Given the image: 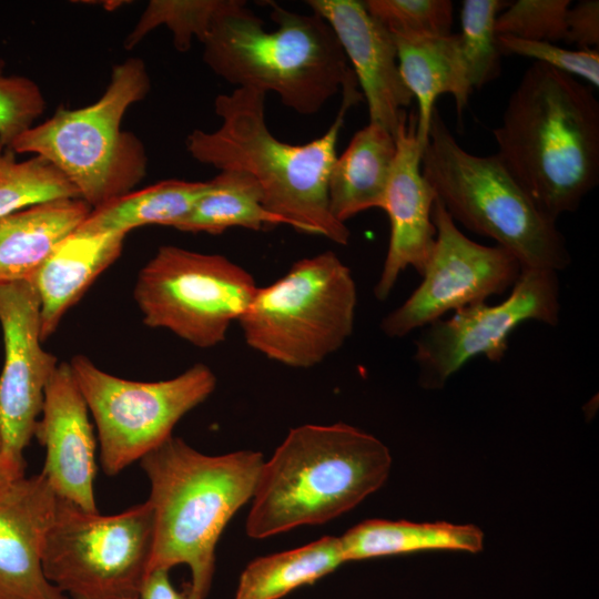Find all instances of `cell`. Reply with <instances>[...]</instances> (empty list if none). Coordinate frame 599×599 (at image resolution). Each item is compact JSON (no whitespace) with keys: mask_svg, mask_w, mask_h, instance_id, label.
Here are the masks:
<instances>
[{"mask_svg":"<svg viewBox=\"0 0 599 599\" xmlns=\"http://www.w3.org/2000/svg\"><path fill=\"white\" fill-rule=\"evenodd\" d=\"M357 85L342 90L339 111L327 132L305 144L280 141L270 132L266 93L236 88L219 94L214 106L222 124L212 132L194 130L186 150L202 164L253 176L264 206L284 224L346 245L351 232L329 211L327 184L346 112L362 100Z\"/></svg>","mask_w":599,"mask_h":599,"instance_id":"6da1fadb","label":"cell"},{"mask_svg":"<svg viewBox=\"0 0 599 599\" xmlns=\"http://www.w3.org/2000/svg\"><path fill=\"white\" fill-rule=\"evenodd\" d=\"M33 437L45 448L41 474L55 496L98 512L97 443L89 408L67 362L59 363L45 387Z\"/></svg>","mask_w":599,"mask_h":599,"instance_id":"2e32d148","label":"cell"},{"mask_svg":"<svg viewBox=\"0 0 599 599\" xmlns=\"http://www.w3.org/2000/svg\"><path fill=\"white\" fill-rule=\"evenodd\" d=\"M344 562L341 539L333 536L260 557L243 570L235 599H280L302 586L314 583Z\"/></svg>","mask_w":599,"mask_h":599,"instance_id":"d4e9b609","label":"cell"},{"mask_svg":"<svg viewBox=\"0 0 599 599\" xmlns=\"http://www.w3.org/2000/svg\"><path fill=\"white\" fill-rule=\"evenodd\" d=\"M396 154L395 135L369 122L336 158L328 177L332 215L345 222L369 209H382Z\"/></svg>","mask_w":599,"mask_h":599,"instance_id":"44dd1931","label":"cell"},{"mask_svg":"<svg viewBox=\"0 0 599 599\" xmlns=\"http://www.w3.org/2000/svg\"><path fill=\"white\" fill-rule=\"evenodd\" d=\"M231 0H152L124 41L126 50L135 47L149 32L165 26L180 52L191 48L193 38L203 43L216 16Z\"/></svg>","mask_w":599,"mask_h":599,"instance_id":"83f0119b","label":"cell"},{"mask_svg":"<svg viewBox=\"0 0 599 599\" xmlns=\"http://www.w3.org/2000/svg\"><path fill=\"white\" fill-rule=\"evenodd\" d=\"M566 38L568 44L579 49H597L599 44V1L581 0L570 6L566 18Z\"/></svg>","mask_w":599,"mask_h":599,"instance_id":"836d02e7","label":"cell"},{"mask_svg":"<svg viewBox=\"0 0 599 599\" xmlns=\"http://www.w3.org/2000/svg\"><path fill=\"white\" fill-rule=\"evenodd\" d=\"M500 53L516 54L555 70L578 77L599 87V51L597 49L569 50L548 41L526 40L512 35H497Z\"/></svg>","mask_w":599,"mask_h":599,"instance_id":"1f68e13d","label":"cell"},{"mask_svg":"<svg viewBox=\"0 0 599 599\" xmlns=\"http://www.w3.org/2000/svg\"><path fill=\"white\" fill-rule=\"evenodd\" d=\"M4 362L0 374V427L6 457L24 476V449L34 435L45 387L59 363L42 348L40 300L31 281L0 284Z\"/></svg>","mask_w":599,"mask_h":599,"instance_id":"5bb4252c","label":"cell"},{"mask_svg":"<svg viewBox=\"0 0 599 599\" xmlns=\"http://www.w3.org/2000/svg\"><path fill=\"white\" fill-rule=\"evenodd\" d=\"M493 133L496 154L554 221L598 184L599 103L592 87L569 74L534 62Z\"/></svg>","mask_w":599,"mask_h":599,"instance_id":"7a4b0ae2","label":"cell"},{"mask_svg":"<svg viewBox=\"0 0 599 599\" xmlns=\"http://www.w3.org/2000/svg\"><path fill=\"white\" fill-rule=\"evenodd\" d=\"M339 539L345 562L429 550L478 552L484 545L478 527L443 521L370 519L354 526Z\"/></svg>","mask_w":599,"mask_h":599,"instance_id":"603a6c76","label":"cell"},{"mask_svg":"<svg viewBox=\"0 0 599 599\" xmlns=\"http://www.w3.org/2000/svg\"><path fill=\"white\" fill-rule=\"evenodd\" d=\"M508 2L465 0L460 12V50L471 88H481L499 74V52L495 23Z\"/></svg>","mask_w":599,"mask_h":599,"instance_id":"f1b7e54d","label":"cell"},{"mask_svg":"<svg viewBox=\"0 0 599 599\" xmlns=\"http://www.w3.org/2000/svg\"><path fill=\"white\" fill-rule=\"evenodd\" d=\"M570 6V0L515 1L497 16L496 33L552 43L565 41Z\"/></svg>","mask_w":599,"mask_h":599,"instance_id":"4dcf8cb0","label":"cell"},{"mask_svg":"<svg viewBox=\"0 0 599 599\" xmlns=\"http://www.w3.org/2000/svg\"><path fill=\"white\" fill-rule=\"evenodd\" d=\"M357 288L332 251L302 258L274 283L258 287L238 321L247 346L294 368L316 366L352 336Z\"/></svg>","mask_w":599,"mask_h":599,"instance_id":"ba28073f","label":"cell"},{"mask_svg":"<svg viewBox=\"0 0 599 599\" xmlns=\"http://www.w3.org/2000/svg\"><path fill=\"white\" fill-rule=\"evenodd\" d=\"M24 477V476H23ZM21 478L16 474L12 467L9 465L6 457L4 440L0 427V491L7 488L11 483Z\"/></svg>","mask_w":599,"mask_h":599,"instance_id":"d590c367","label":"cell"},{"mask_svg":"<svg viewBox=\"0 0 599 599\" xmlns=\"http://www.w3.org/2000/svg\"><path fill=\"white\" fill-rule=\"evenodd\" d=\"M14 154L0 145V219L51 201L80 199L51 162L38 155L17 161Z\"/></svg>","mask_w":599,"mask_h":599,"instance_id":"4316f807","label":"cell"},{"mask_svg":"<svg viewBox=\"0 0 599 599\" xmlns=\"http://www.w3.org/2000/svg\"><path fill=\"white\" fill-rule=\"evenodd\" d=\"M139 599H192L187 589L177 591L171 583L169 570L154 569L144 578Z\"/></svg>","mask_w":599,"mask_h":599,"instance_id":"e575fe53","label":"cell"},{"mask_svg":"<svg viewBox=\"0 0 599 599\" xmlns=\"http://www.w3.org/2000/svg\"><path fill=\"white\" fill-rule=\"evenodd\" d=\"M398 67L405 85L418 102L416 136L424 152L435 102L441 94L454 97L458 116L473 88L463 59L459 35L395 37Z\"/></svg>","mask_w":599,"mask_h":599,"instance_id":"ffe728a7","label":"cell"},{"mask_svg":"<svg viewBox=\"0 0 599 599\" xmlns=\"http://www.w3.org/2000/svg\"><path fill=\"white\" fill-rule=\"evenodd\" d=\"M209 182L207 191L174 229L216 235L232 227L263 231L284 224L264 206L261 186L250 174L221 171Z\"/></svg>","mask_w":599,"mask_h":599,"instance_id":"484cf974","label":"cell"},{"mask_svg":"<svg viewBox=\"0 0 599 599\" xmlns=\"http://www.w3.org/2000/svg\"><path fill=\"white\" fill-rule=\"evenodd\" d=\"M275 30L246 2L231 0L203 41V61L236 88L277 94L293 111L311 115L345 87L357 83L329 24L318 14L268 2Z\"/></svg>","mask_w":599,"mask_h":599,"instance_id":"5b68a950","label":"cell"},{"mask_svg":"<svg viewBox=\"0 0 599 599\" xmlns=\"http://www.w3.org/2000/svg\"><path fill=\"white\" fill-rule=\"evenodd\" d=\"M363 3L395 37L451 34L454 6L449 0H367Z\"/></svg>","mask_w":599,"mask_h":599,"instance_id":"f546056e","label":"cell"},{"mask_svg":"<svg viewBox=\"0 0 599 599\" xmlns=\"http://www.w3.org/2000/svg\"><path fill=\"white\" fill-rule=\"evenodd\" d=\"M432 220L435 244L423 281L380 323L383 333L404 337L449 311L485 302L511 288L522 268L506 248L481 245L461 233L436 197Z\"/></svg>","mask_w":599,"mask_h":599,"instance_id":"4fadbf2b","label":"cell"},{"mask_svg":"<svg viewBox=\"0 0 599 599\" xmlns=\"http://www.w3.org/2000/svg\"><path fill=\"white\" fill-rule=\"evenodd\" d=\"M209 181L164 180L92 209L77 231L124 233L144 225L175 227L207 191Z\"/></svg>","mask_w":599,"mask_h":599,"instance_id":"cb8c5ba5","label":"cell"},{"mask_svg":"<svg viewBox=\"0 0 599 599\" xmlns=\"http://www.w3.org/2000/svg\"><path fill=\"white\" fill-rule=\"evenodd\" d=\"M55 500L41 473L0 491V599H68L42 568Z\"/></svg>","mask_w":599,"mask_h":599,"instance_id":"ac0fdd59","label":"cell"},{"mask_svg":"<svg viewBox=\"0 0 599 599\" xmlns=\"http://www.w3.org/2000/svg\"><path fill=\"white\" fill-rule=\"evenodd\" d=\"M92 414L100 463L115 476L172 436L177 422L216 387V376L196 363L165 380L135 382L109 374L84 355L69 362Z\"/></svg>","mask_w":599,"mask_h":599,"instance_id":"8fae6325","label":"cell"},{"mask_svg":"<svg viewBox=\"0 0 599 599\" xmlns=\"http://www.w3.org/2000/svg\"><path fill=\"white\" fill-rule=\"evenodd\" d=\"M73 599H87V598H73Z\"/></svg>","mask_w":599,"mask_h":599,"instance_id":"8d00e7d4","label":"cell"},{"mask_svg":"<svg viewBox=\"0 0 599 599\" xmlns=\"http://www.w3.org/2000/svg\"><path fill=\"white\" fill-rule=\"evenodd\" d=\"M422 172L454 222L495 240L521 268L558 273L570 265L556 221L540 211L497 154L476 155L461 148L437 108Z\"/></svg>","mask_w":599,"mask_h":599,"instance_id":"8992f818","label":"cell"},{"mask_svg":"<svg viewBox=\"0 0 599 599\" xmlns=\"http://www.w3.org/2000/svg\"><path fill=\"white\" fill-rule=\"evenodd\" d=\"M143 60L129 58L113 67L103 95L75 110L59 109L31 126L10 145L14 153H31L51 162L91 209L132 191L148 167L138 136L123 131L126 110L150 91Z\"/></svg>","mask_w":599,"mask_h":599,"instance_id":"52a82bcc","label":"cell"},{"mask_svg":"<svg viewBox=\"0 0 599 599\" xmlns=\"http://www.w3.org/2000/svg\"><path fill=\"white\" fill-rule=\"evenodd\" d=\"M388 448L345 423L292 428L264 461L246 519V534L262 539L347 512L386 481Z\"/></svg>","mask_w":599,"mask_h":599,"instance_id":"277c9868","label":"cell"},{"mask_svg":"<svg viewBox=\"0 0 599 599\" xmlns=\"http://www.w3.org/2000/svg\"><path fill=\"white\" fill-rule=\"evenodd\" d=\"M332 28L352 63L368 106L369 122L395 135L413 94L402 78L394 35L357 0H308Z\"/></svg>","mask_w":599,"mask_h":599,"instance_id":"e0dca14e","label":"cell"},{"mask_svg":"<svg viewBox=\"0 0 599 599\" xmlns=\"http://www.w3.org/2000/svg\"><path fill=\"white\" fill-rule=\"evenodd\" d=\"M126 234L74 231L39 267L31 282L40 300L41 338H49L64 314L121 254Z\"/></svg>","mask_w":599,"mask_h":599,"instance_id":"d6986e66","label":"cell"},{"mask_svg":"<svg viewBox=\"0 0 599 599\" xmlns=\"http://www.w3.org/2000/svg\"><path fill=\"white\" fill-rule=\"evenodd\" d=\"M92 209L81 199H61L0 219V284L31 281L54 247Z\"/></svg>","mask_w":599,"mask_h":599,"instance_id":"7402d4cb","label":"cell"},{"mask_svg":"<svg viewBox=\"0 0 599 599\" xmlns=\"http://www.w3.org/2000/svg\"><path fill=\"white\" fill-rule=\"evenodd\" d=\"M153 536L148 500L103 516L57 497L43 541V572L72 598L139 599Z\"/></svg>","mask_w":599,"mask_h":599,"instance_id":"9c48e42d","label":"cell"},{"mask_svg":"<svg viewBox=\"0 0 599 599\" xmlns=\"http://www.w3.org/2000/svg\"><path fill=\"white\" fill-rule=\"evenodd\" d=\"M264 463L254 450L202 454L171 436L140 459L149 478L154 516L149 571L184 564L192 599H205L215 569V548L234 514L252 499Z\"/></svg>","mask_w":599,"mask_h":599,"instance_id":"3957f363","label":"cell"},{"mask_svg":"<svg viewBox=\"0 0 599 599\" xmlns=\"http://www.w3.org/2000/svg\"><path fill=\"white\" fill-rule=\"evenodd\" d=\"M560 290L556 272L522 268L506 300L458 308L449 318L424 327L415 342L414 361L425 389H439L471 358L500 362L512 331L528 321L556 326Z\"/></svg>","mask_w":599,"mask_h":599,"instance_id":"7c38bea8","label":"cell"},{"mask_svg":"<svg viewBox=\"0 0 599 599\" xmlns=\"http://www.w3.org/2000/svg\"><path fill=\"white\" fill-rule=\"evenodd\" d=\"M396 154L388 179L384 210L389 219L388 248L374 287L385 301L408 266L420 275L432 255L436 229L432 210L436 194L422 172L423 151L416 136V112L406 113L396 130Z\"/></svg>","mask_w":599,"mask_h":599,"instance_id":"9a60e30c","label":"cell"},{"mask_svg":"<svg viewBox=\"0 0 599 599\" xmlns=\"http://www.w3.org/2000/svg\"><path fill=\"white\" fill-rule=\"evenodd\" d=\"M44 104L35 82L27 77L0 72V145L9 149L42 114Z\"/></svg>","mask_w":599,"mask_h":599,"instance_id":"d6a6232c","label":"cell"},{"mask_svg":"<svg viewBox=\"0 0 599 599\" xmlns=\"http://www.w3.org/2000/svg\"><path fill=\"white\" fill-rule=\"evenodd\" d=\"M258 286L221 254L162 245L140 270L134 300L143 323L200 347H214L248 308Z\"/></svg>","mask_w":599,"mask_h":599,"instance_id":"30bf717a","label":"cell"}]
</instances>
